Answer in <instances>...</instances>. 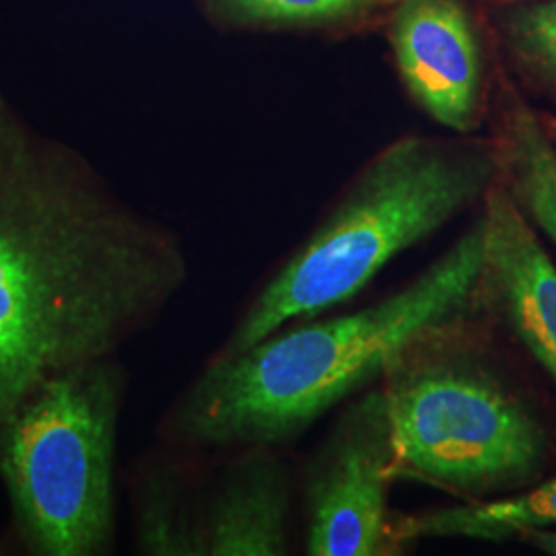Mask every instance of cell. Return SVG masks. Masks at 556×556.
Here are the masks:
<instances>
[{
	"label": "cell",
	"mask_w": 556,
	"mask_h": 556,
	"mask_svg": "<svg viewBox=\"0 0 556 556\" xmlns=\"http://www.w3.org/2000/svg\"><path fill=\"white\" fill-rule=\"evenodd\" d=\"M188 278L176 231L0 105V427L48 379L112 358Z\"/></svg>",
	"instance_id": "6da1fadb"
},
{
	"label": "cell",
	"mask_w": 556,
	"mask_h": 556,
	"mask_svg": "<svg viewBox=\"0 0 556 556\" xmlns=\"http://www.w3.org/2000/svg\"><path fill=\"white\" fill-rule=\"evenodd\" d=\"M484 258L482 215L422 273L344 314L295 319L256 344L213 357L165 418L169 445L194 456L282 450L378 381L390 351L472 295Z\"/></svg>",
	"instance_id": "7a4b0ae2"
},
{
	"label": "cell",
	"mask_w": 556,
	"mask_h": 556,
	"mask_svg": "<svg viewBox=\"0 0 556 556\" xmlns=\"http://www.w3.org/2000/svg\"><path fill=\"white\" fill-rule=\"evenodd\" d=\"M505 342L472 291L390 351L378 383L394 425L396 482L478 503L546 477L555 429L517 376Z\"/></svg>",
	"instance_id": "3957f363"
},
{
	"label": "cell",
	"mask_w": 556,
	"mask_h": 556,
	"mask_svg": "<svg viewBox=\"0 0 556 556\" xmlns=\"http://www.w3.org/2000/svg\"><path fill=\"white\" fill-rule=\"evenodd\" d=\"M498 181L491 137L404 135L358 167L278 262L213 357L357 298L397 256L480 206Z\"/></svg>",
	"instance_id": "277c9868"
},
{
	"label": "cell",
	"mask_w": 556,
	"mask_h": 556,
	"mask_svg": "<svg viewBox=\"0 0 556 556\" xmlns=\"http://www.w3.org/2000/svg\"><path fill=\"white\" fill-rule=\"evenodd\" d=\"M124 374L101 358L48 379L0 427V478L36 555L110 548Z\"/></svg>",
	"instance_id": "5b68a950"
},
{
	"label": "cell",
	"mask_w": 556,
	"mask_h": 556,
	"mask_svg": "<svg viewBox=\"0 0 556 556\" xmlns=\"http://www.w3.org/2000/svg\"><path fill=\"white\" fill-rule=\"evenodd\" d=\"M394 425L381 386L340 404L314 452L298 468L303 555L402 556L400 511L390 507Z\"/></svg>",
	"instance_id": "8992f818"
},
{
	"label": "cell",
	"mask_w": 556,
	"mask_h": 556,
	"mask_svg": "<svg viewBox=\"0 0 556 556\" xmlns=\"http://www.w3.org/2000/svg\"><path fill=\"white\" fill-rule=\"evenodd\" d=\"M388 36L410 100L445 130L475 135L489 118L493 87L466 4L400 0Z\"/></svg>",
	"instance_id": "52a82bcc"
},
{
	"label": "cell",
	"mask_w": 556,
	"mask_h": 556,
	"mask_svg": "<svg viewBox=\"0 0 556 556\" xmlns=\"http://www.w3.org/2000/svg\"><path fill=\"white\" fill-rule=\"evenodd\" d=\"M484 258L475 298L532 361L556 397V264L497 181L480 204Z\"/></svg>",
	"instance_id": "ba28073f"
},
{
	"label": "cell",
	"mask_w": 556,
	"mask_h": 556,
	"mask_svg": "<svg viewBox=\"0 0 556 556\" xmlns=\"http://www.w3.org/2000/svg\"><path fill=\"white\" fill-rule=\"evenodd\" d=\"M298 498V468L282 450L233 452L204 480V556L291 555Z\"/></svg>",
	"instance_id": "9c48e42d"
},
{
	"label": "cell",
	"mask_w": 556,
	"mask_h": 556,
	"mask_svg": "<svg viewBox=\"0 0 556 556\" xmlns=\"http://www.w3.org/2000/svg\"><path fill=\"white\" fill-rule=\"evenodd\" d=\"M486 119L501 186L532 227L556 245V140L509 80L491 89Z\"/></svg>",
	"instance_id": "30bf717a"
},
{
	"label": "cell",
	"mask_w": 556,
	"mask_h": 556,
	"mask_svg": "<svg viewBox=\"0 0 556 556\" xmlns=\"http://www.w3.org/2000/svg\"><path fill=\"white\" fill-rule=\"evenodd\" d=\"M556 528V477L507 497L425 507L397 516V536L413 551L420 540L509 542Z\"/></svg>",
	"instance_id": "8fae6325"
},
{
	"label": "cell",
	"mask_w": 556,
	"mask_h": 556,
	"mask_svg": "<svg viewBox=\"0 0 556 556\" xmlns=\"http://www.w3.org/2000/svg\"><path fill=\"white\" fill-rule=\"evenodd\" d=\"M174 447V445H172ZM176 456L155 464L144 477L139 505V548L147 555L204 556L202 489L197 456L174 447Z\"/></svg>",
	"instance_id": "7c38bea8"
},
{
	"label": "cell",
	"mask_w": 556,
	"mask_h": 556,
	"mask_svg": "<svg viewBox=\"0 0 556 556\" xmlns=\"http://www.w3.org/2000/svg\"><path fill=\"white\" fill-rule=\"evenodd\" d=\"M219 4L250 23L318 27L363 17L376 0H219Z\"/></svg>",
	"instance_id": "4fadbf2b"
},
{
	"label": "cell",
	"mask_w": 556,
	"mask_h": 556,
	"mask_svg": "<svg viewBox=\"0 0 556 556\" xmlns=\"http://www.w3.org/2000/svg\"><path fill=\"white\" fill-rule=\"evenodd\" d=\"M505 36L517 60L556 87V0L511 13Z\"/></svg>",
	"instance_id": "5bb4252c"
},
{
	"label": "cell",
	"mask_w": 556,
	"mask_h": 556,
	"mask_svg": "<svg viewBox=\"0 0 556 556\" xmlns=\"http://www.w3.org/2000/svg\"><path fill=\"white\" fill-rule=\"evenodd\" d=\"M519 542L536 548V551L544 553V555L556 556V528L534 530V532L519 538Z\"/></svg>",
	"instance_id": "9a60e30c"
},
{
	"label": "cell",
	"mask_w": 556,
	"mask_h": 556,
	"mask_svg": "<svg viewBox=\"0 0 556 556\" xmlns=\"http://www.w3.org/2000/svg\"><path fill=\"white\" fill-rule=\"evenodd\" d=\"M542 122H544L546 130L551 132V137L556 140V118H542Z\"/></svg>",
	"instance_id": "2e32d148"
},
{
	"label": "cell",
	"mask_w": 556,
	"mask_h": 556,
	"mask_svg": "<svg viewBox=\"0 0 556 556\" xmlns=\"http://www.w3.org/2000/svg\"><path fill=\"white\" fill-rule=\"evenodd\" d=\"M378 2V0H376ZM381 2H400V0H381Z\"/></svg>",
	"instance_id": "e0dca14e"
}]
</instances>
